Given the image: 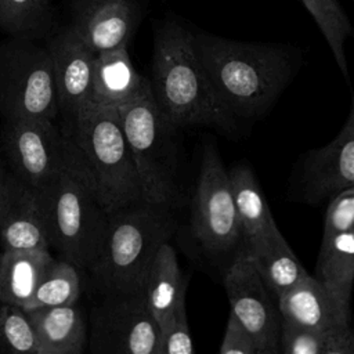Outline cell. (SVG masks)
Instances as JSON below:
<instances>
[{
	"label": "cell",
	"instance_id": "cell-29",
	"mask_svg": "<svg viewBox=\"0 0 354 354\" xmlns=\"http://www.w3.org/2000/svg\"><path fill=\"white\" fill-rule=\"evenodd\" d=\"M194 351L185 303H183L160 328V354H192Z\"/></svg>",
	"mask_w": 354,
	"mask_h": 354
},
{
	"label": "cell",
	"instance_id": "cell-27",
	"mask_svg": "<svg viewBox=\"0 0 354 354\" xmlns=\"http://www.w3.org/2000/svg\"><path fill=\"white\" fill-rule=\"evenodd\" d=\"M50 0H0V29L14 37L35 40L48 25Z\"/></svg>",
	"mask_w": 354,
	"mask_h": 354
},
{
	"label": "cell",
	"instance_id": "cell-3",
	"mask_svg": "<svg viewBox=\"0 0 354 354\" xmlns=\"http://www.w3.org/2000/svg\"><path fill=\"white\" fill-rule=\"evenodd\" d=\"M43 196L51 246L80 271H88L100 256L111 213L104 207L88 166L68 133L62 166Z\"/></svg>",
	"mask_w": 354,
	"mask_h": 354
},
{
	"label": "cell",
	"instance_id": "cell-24",
	"mask_svg": "<svg viewBox=\"0 0 354 354\" xmlns=\"http://www.w3.org/2000/svg\"><path fill=\"white\" fill-rule=\"evenodd\" d=\"M282 351L286 354H354L350 326L304 329L282 322Z\"/></svg>",
	"mask_w": 354,
	"mask_h": 354
},
{
	"label": "cell",
	"instance_id": "cell-9",
	"mask_svg": "<svg viewBox=\"0 0 354 354\" xmlns=\"http://www.w3.org/2000/svg\"><path fill=\"white\" fill-rule=\"evenodd\" d=\"M88 350L93 354H160V328L145 289L105 293L88 314Z\"/></svg>",
	"mask_w": 354,
	"mask_h": 354
},
{
	"label": "cell",
	"instance_id": "cell-2",
	"mask_svg": "<svg viewBox=\"0 0 354 354\" xmlns=\"http://www.w3.org/2000/svg\"><path fill=\"white\" fill-rule=\"evenodd\" d=\"M195 50L216 93L238 118L268 109L295 72V57L282 44L252 43L194 33Z\"/></svg>",
	"mask_w": 354,
	"mask_h": 354
},
{
	"label": "cell",
	"instance_id": "cell-12",
	"mask_svg": "<svg viewBox=\"0 0 354 354\" xmlns=\"http://www.w3.org/2000/svg\"><path fill=\"white\" fill-rule=\"evenodd\" d=\"M53 61L58 113L62 129H69L86 109L93 82L95 53L68 26L47 44Z\"/></svg>",
	"mask_w": 354,
	"mask_h": 354
},
{
	"label": "cell",
	"instance_id": "cell-6",
	"mask_svg": "<svg viewBox=\"0 0 354 354\" xmlns=\"http://www.w3.org/2000/svg\"><path fill=\"white\" fill-rule=\"evenodd\" d=\"M118 112L140 174L144 201L173 207L178 194V129L156 105L151 83Z\"/></svg>",
	"mask_w": 354,
	"mask_h": 354
},
{
	"label": "cell",
	"instance_id": "cell-10",
	"mask_svg": "<svg viewBox=\"0 0 354 354\" xmlns=\"http://www.w3.org/2000/svg\"><path fill=\"white\" fill-rule=\"evenodd\" d=\"M191 231L210 256L230 253L242 239L230 174L213 145H207L202 155L192 201Z\"/></svg>",
	"mask_w": 354,
	"mask_h": 354
},
{
	"label": "cell",
	"instance_id": "cell-21",
	"mask_svg": "<svg viewBox=\"0 0 354 354\" xmlns=\"http://www.w3.org/2000/svg\"><path fill=\"white\" fill-rule=\"evenodd\" d=\"M51 260L48 249L3 250L0 254V301L24 308Z\"/></svg>",
	"mask_w": 354,
	"mask_h": 354
},
{
	"label": "cell",
	"instance_id": "cell-13",
	"mask_svg": "<svg viewBox=\"0 0 354 354\" xmlns=\"http://www.w3.org/2000/svg\"><path fill=\"white\" fill-rule=\"evenodd\" d=\"M138 21L133 0H73L71 28L95 54L127 46Z\"/></svg>",
	"mask_w": 354,
	"mask_h": 354
},
{
	"label": "cell",
	"instance_id": "cell-23",
	"mask_svg": "<svg viewBox=\"0 0 354 354\" xmlns=\"http://www.w3.org/2000/svg\"><path fill=\"white\" fill-rule=\"evenodd\" d=\"M249 254L266 286L277 297L310 275L285 238Z\"/></svg>",
	"mask_w": 354,
	"mask_h": 354
},
{
	"label": "cell",
	"instance_id": "cell-11",
	"mask_svg": "<svg viewBox=\"0 0 354 354\" xmlns=\"http://www.w3.org/2000/svg\"><path fill=\"white\" fill-rule=\"evenodd\" d=\"M223 281L231 313L250 332L259 354H277L281 343L282 317L274 307L267 293L268 288L246 250L234 257Z\"/></svg>",
	"mask_w": 354,
	"mask_h": 354
},
{
	"label": "cell",
	"instance_id": "cell-1",
	"mask_svg": "<svg viewBox=\"0 0 354 354\" xmlns=\"http://www.w3.org/2000/svg\"><path fill=\"white\" fill-rule=\"evenodd\" d=\"M149 82L156 105L178 130H235L236 116L220 100L203 69L194 33L174 19H166L155 29Z\"/></svg>",
	"mask_w": 354,
	"mask_h": 354
},
{
	"label": "cell",
	"instance_id": "cell-15",
	"mask_svg": "<svg viewBox=\"0 0 354 354\" xmlns=\"http://www.w3.org/2000/svg\"><path fill=\"white\" fill-rule=\"evenodd\" d=\"M278 310L282 322L296 328L350 326V306L311 275L278 297Z\"/></svg>",
	"mask_w": 354,
	"mask_h": 354
},
{
	"label": "cell",
	"instance_id": "cell-26",
	"mask_svg": "<svg viewBox=\"0 0 354 354\" xmlns=\"http://www.w3.org/2000/svg\"><path fill=\"white\" fill-rule=\"evenodd\" d=\"M324 35L343 76L348 77L344 41L351 32L350 21L337 0H301Z\"/></svg>",
	"mask_w": 354,
	"mask_h": 354
},
{
	"label": "cell",
	"instance_id": "cell-5",
	"mask_svg": "<svg viewBox=\"0 0 354 354\" xmlns=\"http://www.w3.org/2000/svg\"><path fill=\"white\" fill-rule=\"evenodd\" d=\"M65 131L80 149L108 213L144 202L118 108H86Z\"/></svg>",
	"mask_w": 354,
	"mask_h": 354
},
{
	"label": "cell",
	"instance_id": "cell-14",
	"mask_svg": "<svg viewBox=\"0 0 354 354\" xmlns=\"http://www.w3.org/2000/svg\"><path fill=\"white\" fill-rule=\"evenodd\" d=\"M310 199H324L354 187V97L339 134L322 148L311 151L303 167Z\"/></svg>",
	"mask_w": 354,
	"mask_h": 354
},
{
	"label": "cell",
	"instance_id": "cell-17",
	"mask_svg": "<svg viewBox=\"0 0 354 354\" xmlns=\"http://www.w3.org/2000/svg\"><path fill=\"white\" fill-rule=\"evenodd\" d=\"M149 83L136 71L127 46L97 53L86 108H119L141 94Z\"/></svg>",
	"mask_w": 354,
	"mask_h": 354
},
{
	"label": "cell",
	"instance_id": "cell-25",
	"mask_svg": "<svg viewBox=\"0 0 354 354\" xmlns=\"http://www.w3.org/2000/svg\"><path fill=\"white\" fill-rule=\"evenodd\" d=\"M79 271L69 260L53 257L36 290L25 303L24 310L77 303L80 297Z\"/></svg>",
	"mask_w": 354,
	"mask_h": 354
},
{
	"label": "cell",
	"instance_id": "cell-4",
	"mask_svg": "<svg viewBox=\"0 0 354 354\" xmlns=\"http://www.w3.org/2000/svg\"><path fill=\"white\" fill-rule=\"evenodd\" d=\"M176 230L177 220L167 205L144 201L111 213L100 256L88 270L97 290L105 295L145 289L156 253Z\"/></svg>",
	"mask_w": 354,
	"mask_h": 354
},
{
	"label": "cell",
	"instance_id": "cell-20",
	"mask_svg": "<svg viewBox=\"0 0 354 354\" xmlns=\"http://www.w3.org/2000/svg\"><path fill=\"white\" fill-rule=\"evenodd\" d=\"M185 290L187 277L180 268L174 248L166 242L156 253L145 282L147 303L159 328L185 303Z\"/></svg>",
	"mask_w": 354,
	"mask_h": 354
},
{
	"label": "cell",
	"instance_id": "cell-7",
	"mask_svg": "<svg viewBox=\"0 0 354 354\" xmlns=\"http://www.w3.org/2000/svg\"><path fill=\"white\" fill-rule=\"evenodd\" d=\"M58 102L47 46L14 37L0 43V118L57 120Z\"/></svg>",
	"mask_w": 354,
	"mask_h": 354
},
{
	"label": "cell",
	"instance_id": "cell-30",
	"mask_svg": "<svg viewBox=\"0 0 354 354\" xmlns=\"http://www.w3.org/2000/svg\"><path fill=\"white\" fill-rule=\"evenodd\" d=\"M220 354H259L256 342L245 325L230 313L224 337L218 350Z\"/></svg>",
	"mask_w": 354,
	"mask_h": 354
},
{
	"label": "cell",
	"instance_id": "cell-16",
	"mask_svg": "<svg viewBox=\"0 0 354 354\" xmlns=\"http://www.w3.org/2000/svg\"><path fill=\"white\" fill-rule=\"evenodd\" d=\"M0 245L3 250L53 248L43 194L18 185L11 205L0 220Z\"/></svg>",
	"mask_w": 354,
	"mask_h": 354
},
{
	"label": "cell",
	"instance_id": "cell-8",
	"mask_svg": "<svg viewBox=\"0 0 354 354\" xmlns=\"http://www.w3.org/2000/svg\"><path fill=\"white\" fill-rule=\"evenodd\" d=\"M46 118L1 119L0 151L14 178L44 194L57 178L65 155L66 133Z\"/></svg>",
	"mask_w": 354,
	"mask_h": 354
},
{
	"label": "cell",
	"instance_id": "cell-28",
	"mask_svg": "<svg viewBox=\"0 0 354 354\" xmlns=\"http://www.w3.org/2000/svg\"><path fill=\"white\" fill-rule=\"evenodd\" d=\"M40 354L39 342L21 306L0 301V354Z\"/></svg>",
	"mask_w": 354,
	"mask_h": 354
},
{
	"label": "cell",
	"instance_id": "cell-22",
	"mask_svg": "<svg viewBox=\"0 0 354 354\" xmlns=\"http://www.w3.org/2000/svg\"><path fill=\"white\" fill-rule=\"evenodd\" d=\"M314 277L350 306L354 286V230L321 241Z\"/></svg>",
	"mask_w": 354,
	"mask_h": 354
},
{
	"label": "cell",
	"instance_id": "cell-31",
	"mask_svg": "<svg viewBox=\"0 0 354 354\" xmlns=\"http://www.w3.org/2000/svg\"><path fill=\"white\" fill-rule=\"evenodd\" d=\"M19 183L10 173L0 151V220L11 205Z\"/></svg>",
	"mask_w": 354,
	"mask_h": 354
},
{
	"label": "cell",
	"instance_id": "cell-19",
	"mask_svg": "<svg viewBox=\"0 0 354 354\" xmlns=\"http://www.w3.org/2000/svg\"><path fill=\"white\" fill-rule=\"evenodd\" d=\"M40 354H83L88 347V318L75 304L26 310Z\"/></svg>",
	"mask_w": 354,
	"mask_h": 354
},
{
	"label": "cell",
	"instance_id": "cell-18",
	"mask_svg": "<svg viewBox=\"0 0 354 354\" xmlns=\"http://www.w3.org/2000/svg\"><path fill=\"white\" fill-rule=\"evenodd\" d=\"M228 174L245 242L243 250L254 253L282 239L253 171L241 165L232 167Z\"/></svg>",
	"mask_w": 354,
	"mask_h": 354
}]
</instances>
